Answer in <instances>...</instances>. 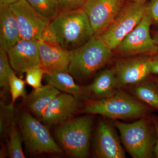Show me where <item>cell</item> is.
Listing matches in <instances>:
<instances>
[{
	"label": "cell",
	"mask_w": 158,
	"mask_h": 158,
	"mask_svg": "<svg viewBox=\"0 0 158 158\" xmlns=\"http://www.w3.org/2000/svg\"><path fill=\"white\" fill-rule=\"evenodd\" d=\"M155 110L123 89L102 99L85 101L80 113L99 115L112 120H134L148 117Z\"/></svg>",
	"instance_id": "6da1fadb"
},
{
	"label": "cell",
	"mask_w": 158,
	"mask_h": 158,
	"mask_svg": "<svg viewBox=\"0 0 158 158\" xmlns=\"http://www.w3.org/2000/svg\"><path fill=\"white\" fill-rule=\"evenodd\" d=\"M49 27L59 45L69 52L81 46L94 36L88 15L82 9L60 10Z\"/></svg>",
	"instance_id": "7a4b0ae2"
},
{
	"label": "cell",
	"mask_w": 158,
	"mask_h": 158,
	"mask_svg": "<svg viewBox=\"0 0 158 158\" xmlns=\"http://www.w3.org/2000/svg\"><path fill=\"white\" fill-rule=\"evenodd\" d=\"M70 53L68 73L82 83L89 81L109 63L113 56V50L95 36Z\"/></svg>",
	"instance_id": "3957f363"
},
{
	"label": "cell",
	"mask_w": 158,
	"mask_h": 158,
	"mask_svg": "<svg viewBox=\"0 0 158 158\" xmlns=\"http://www.w3.org/2000/svg\"><path fill=\"white\" fill-rule=\"evenodd\" d=\"M151 116L142 117L131 123L113 120L123 146L133 158H154L156 133Z\"/></svg>",
	"instance_id": "277c9868"
},
{
	"label": "cell",
	"mask_w": 158,
	"mask_h": 158,
	"mask_svg": "<svg viewBox=\"0 0 158 158\" xmlns=\"http://www.w3.org/2000/svg\"><path fill=\"white\" fill-rule=\"evenodd\" d=\"M93 123L92 115L87 114L59 125L55 135L62 149L72 157H88Z\"/></svg>",
	"instance_id": "5b68a950"
},
{
	"label": "cell",
	"mask_w": 158,
	"mask_h": 158,
	"mask_svg": "<svg viewBox=\"0 0 158 158\" xmlns=\"http://www.w3.org/2000/svg\"><path fill=\"white\" fill-rule=\"evenodd\" d=\"M146 2L129 1L99 38L114 51L124 37L138 25L146 14Z\"/></svg>",
	"instance_id": "8992f818"
},
{
	"label": "cell",
	"mask_w": 158,
	"mask_h": 158,
	"mask_svg": "<svg viewBox=\"0 0 158 158\" xmlns=\"http://www.w3.org/2000/svg\"><path fill=\"white\" fill-rule=\"evenodd\" d=\"M19 125L23 141L29 152L38 154L63 152L51 135L47 126L43 124L29 113L22 114Z\"/></svg>",
	"instance_id": "52a82bcc"
},
{
	"label": "cell",
	"mask_w": 158,
	"mask_h": 158,
	"mask_svg": "<svg viewBox=\"0 0 158 158\" xmlns=\"http://www.w3.org/2000/svg\"><path fill=\"white\" fill-rule=\"evenodd\" d=\"M152 20L145 14L139 24L128 34L116 49V53L122 57L149 56L158 52V47L150 33ZM114 50V51H115Z\"/></svg>",
	"instance_id": "ba28073f"
},
{
	"label": "cell",
	"mask_w": 158,
	"mask_h": 158,
	"mask_svg": "<svg viewBox=\"0 0 158 158\" xmlns=\"http://www.w3.org/2000/svg\"><path fill=\"white\" fill-rule=\"evenodd\" d=\"M97 126L93 146L97 158H125V151L113 120L102 116Z\"/></svg>",
	"instance_id": "9c48e42d"
},
{
	"label": "cell",
	"mask_w": 158,
	"mask_h": 158,
	"mask_svg": "<svg viewBox=\"0 0 158 158\" xmlns=\"http://www.w3.org/2000/svg\"><path fill=\"white\" fill-rule=\"evenodd\" d=\"M152 56H135L121 57L114 61L116 84L119 89L135 85L151 75Z\"/></svg>",
	"instance_id": "30bf717a"
},
{
	"label": "cell",
	"mask_w": 158,
	"mask_h": 158,
	"mask_svg": "<svg viewBox=\"0 0 158 158\" xmlns=\"http://www.w3.org/2000/svg\"><path fill=\"white\" fill-rule=\"evenodd\" d=\"M9 7L17 19L21 39L41 40L43 32L50 22L40 15L27 0H19Z\"/></svg>",
	"instance_id": "8fae6325"
},
{
	"label": "cell",
	"mask_w": 158,
	"mask_h": 158,
	"mask_svg": "<svg viewBox=\"0 0 158 158\" xmlns=\"http://www.w3.org/2000/svg\"><path fill=\"white\" fill-rule=\"evenodd\" d=\"M124 5V0H86L82 7L90 21L94 36L107 28Z\"/></svg>",
	"instance_id": "7c38bea8"
},
{
	"label": "cell",
	"mask_w": 158,
	"mask_h": 158,
	"mask_svg": "<svg viewBox=\"0 0 158 158\" xmlns=\"http://www.w3.org/2000/svg\"><path fill=\"white\" fill-rule=\"evenodd\" d=\"M74 96L60 93L48 105L40 118L47 126L59 125L80 113L83 104Z\"/></svg>",
	"instance_id": "4fadbf2b"
},
{
	"label": "cell",
	"mask_w": 158,
	"mask_h": 158,
	"mask_svg": "<svg viewBox=\"0 0 158 158\" xmlns=\"http://www.w3.org/2000/svg\"><path fill=\"white\" fill-rule=\"evenodd\" d=\"M7 52L12 69L21 76L28 69L40 66L37 40L21 39Z\"/></svg>",
	"instance_id": "5bb4252c"
},
{
	"label": "cell",
	"mask_w": 158,
	"mask_h": 158,
	"mask_svg": "<svg viewBox=\"0 0 158 158\" xmlns=\"http://www.w3.org/2000/svg\"><path fill=\"white\" fill-rule=\"evenodd\" d=\"M40 67L44 74L52 75L59 72H68L70 53L59 44L37 40Z\"/></svg>",
	"instance_id": "9a60e30c"
},
{
	"label": "cell",
	"mask_w": 158,
	"mask_h": 158,
	"mask_svg": "<svg viewBox=\"0 0 158 158\" xmlns=\"http://www.w3.org/2000/svg\"><path fill=\"white\" fill-rule=\"evenodd\" d=\"M21 39L17 19L9 6H0V45L7 52Z\"/></svg>",
	"instance_id": "2e32d148"
},
{
	"label": "cell",
	"mask_w": 158,
	"mask_h": 158,
	"mask_svg": "<svg viewBox=\"0 0 158 158\" xmlns=\"http://www.w3.org/2000/svg\"><path fill=\"white\" fill-rule=\"evenodd\" d=\"M87 87L89 99H102L114 94L119 89L116 84L114 66L102 71Z\"/></svg>",
	"instance_id": "e0dca14e"
},
{
	"label": "cell",
	"mask_w": 158,
	"mask_h": 158,
	"mask_svg": "<svg viewBox=\"0 0 158 158\" xmlns=\"http://www.w3.org/2000/svg\"><path fill=\"white\" fill-rule=\"evenodd\" d=\"M44 74L48 84L52 85L59 91L71 94L80 101H85L90 98L87 86H81L76 84L73 77L68 72Z\"/></svg>",
	"instance_id": "ac0fdd59"
},
{
	"label": "cell",
	"mask_w": 158,
	"mask_h": 158,
	"mask_svg": "<svg viewBox=\"0 0 158 158\" xmlns=\"http://www.w3.org/2000/svg\"><path fill=\"white\" fill-rule=\"evenodd\" d=\"M60 93V91L50 84L43 85L34 89L28 96L26 97L27 108L40 118L47 107Z\"/></svg>",
	"instance_id": "d6986e66"
},
{
	"label": "cell",
	"mask_w": 158,
	"mask_h": 158,
	"mask_svg": "<svg viewBox=\"0 0 158 158\" xmlns=\"http://www.w3.org/2000/svg\"><path fill=\"white\" fill-rule=\"evenodd\" d=\"M122 89L158 112V84L152 75L140 83Z\"/></svg>",
	"instance_id": "ffe728a7"
},
{
	"label": "cell",
	"mask_w": 158,
	"mask_h": 158,
	"mask_svg": "<svg viewBox=\"0 0 158 158\" xmlns=\"http://www.w3.org/2000/svg\"><path fill=\"white\" fill-rule=\"evenodd\" d=\"M9 135V141L6 148L7 156L11 158H26L23 150L22 135L19 132L15 119L11 124Z\"/></svg>",
	"instance_id": "44dd1931"
},
{
	"label": "cell",
	"mask_w": 158,
	"mask_h": 158,
	"mask_svg": "<svg viewBox=\"0 0 158 158\" xmlns=\"http://www.w3.org/2000/svg\"><path fill=\"white\" fill-rule=\"evenodd\" d=\"M43 17L52 20L61 10L58 0H27Z\"/></svg>",
	"instance_id": "7402d4cb"
},
{
	"label": "cell",
	"mask_w": 158,
	"mask_h": 158,
	"mask_svg": "<svg viewBox=\"0 0 158 158\" xmlns=\"http://www.w3.org/2000/svg\"><path fill=\"white\" fill-rule=\"evenodd\" d=\"M15 73L12 69L7 52L0 47V88L1 95L6 94L9 90V81L12 74Z\"/></svg>",
	"instance_id": "603a6c76"
},
{
	"label": "cell",
	"mask_w": 158,
	"mask_h": 158,
	"mask_svg": "<svg viewBox=\"0 0 158 158\" xmlns=\"http://www.w3.org/2000/svg\"><path fill=\"white\" fill-rule=\"evenodd\" d=\"M26 82L21 78L18 77L15 73L12 74L9 78V91L11 97V106L13 107L15 101L18 98H26Z\"/></svg>",
	"instance_id": "cb8c5ba5"
},
{
	"label": "cell",
	"mask_w": 158,
	"mask_h": 158,
	"mask_svg": "<svg viewBox=\"0 0 158 158\" xmlns=\"http://www.w3.org/2000/svg\"><path fill=\"white\" fill-rule=\"evenodd\" d=\"M13 107L6 105L1 101L0 132L1 135L9 134L11 124L14 120Z\"/></svg>",
	"instance_id": "d4e9b609"
},
{
	"label": "cell",
	"mask_w": 158,
	"mask_h": 158,
	"mask_svg": "<svg viewBox=\"0 0 158 158\" xmlns=\"http://www.w3.org/2000/svg\"><path fill=\"white\" fill-rule=\"evenodd\" d=\"M26 83L34 89H37L43 86L41 81L44 73L40 66L30 69L26 71Z\"/></svg>",
	"instance_id": "484cf974"
},
{
	"label": "cell",
	"mask_w": 158,
	"mask_h": 158,
	"mask_svg": "<svg viewBox=\"0 0 158 158\" xmlns=\"http://www.w3.org/2000/svg\"><path fill=\"white\" fill-rule=\"evenodd\" d=\"M61 10H73L82 9L86 0H58Z\"/></svg>",
	"instance_id": "4316f807"
},
{
	"label": "cell",
	"mask_w": 158,
	"mask_h": 158,
	"mask_svg": "<svg viewBox=\"0 0 158 158\" xmlns=\"http://www.w3.org/2000/svg\"><path fill=\"white\" fill-rule=\"evenodd\" d=\"M146 13L151 19L152 24L158 25V0H150L146 2Z\"/></svg>",
	"instance_id": "83f0119b"
},
{
	"label": "cell",
	"mask_w": 158,
	"mask_h": 158,
	"mask_svg": "<svg viewBox=\"0 0 158 158\" xmlns=\"http://www.w3.org/2000/svg\"><path fill=\"white\" fill-rule=\"evenodd\" d=\"M41 40L54 44H59L56 37L50 27L49 25L46 27L44 30L41 35Z\"/></svg>",
	"instance_id": "f1b7e54d"
},
{
	"label": "cell",
	"mask_w": 158,
	"mask_h": 158,
	"mask_svg": "<svg viewBox=\"0 0 158 158\" xmlns=\"http://www.w3.org/2000/svg\"><path fill=\"white\" fill-rule=\"evenodd\" d=\"M154 124L155 126L156 138L154 148V158H158V116L152 114L151 116Z\"/></svg>",
	"instance_id": "f546056e"
},
{
	"label": "cell",
	"mask_w": 158,
	"mask_h": 158,
	"mask_svg": "<svg viewBox=\"0 0 158 158\" xmlns=\"http://www.w3.org/2000/svg\"><path fill=\"white\" fill-rule=\"evenodd\" d=\"M150 72L151 75H158V52L152 57Z\"/></svg>",
	"instance_id": "4dcf8cb0"
},
{
	"label": "cell",
	"mask_w": 158,
	"mask_h": 158,
	"mask_svg": "<svg viewBox=\"0 0 158 158\" xmlns=\"http://www.w3.org/2000/svg\"><path fill=\"white\" fill-rule=\"evenodd\" d=\"M18 1L19 0H0V6L4 5L9 6Z\"/></svg>",
	"instance_id": "1f68e13d"
},
{
	"label": "cell",
	"mask_w": 158,
	"mask_h": 158,
	"mask_svg": "<svg viewBox=\"0 0 158 158\" xmlns=\"http://www.w3.org/2000/svg\"><path fill=\"white\" fill-rule=\"evenodd\" d=\"M152 37L155 43L158 47V31H156L153 33Z\"/></svg>",
	"instance_id": "d6a6232c"
},
{
	"label": "cell",
	"mask_w": 158,
	"mask_h": 158,
	"mask_svg": "<svg viewBox=\"0 0 158 158\" xmlns=\"http://www.w3.org/2000/svg\"><path fill=\"white\" fill-rule=\"evenodd\" d=\"M148 0H129L131 2H146Z\"/></svg>",
	"instance_id": "836d02e7"
},
{
	"label": "cell",
	"mask_w": 158,
	"mask_h": 158,
	"mask_svg": "<svg viewBox=\"0 0 158 158\" xmlns=\"http://www.w3.org/2000/svg\"><path fill=\"white\" fill-rule=\"evenodd\" d=\"M152 77L158 84V76H152Z\"/></svg>",
	"instance_id": "e575fe53"
}]
</instances>
